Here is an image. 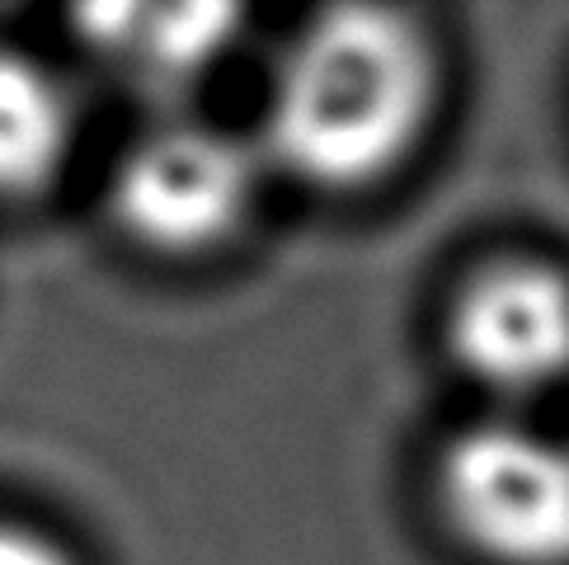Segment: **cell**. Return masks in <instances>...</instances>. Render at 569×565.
<instances>
[{"mask_svg": "<svg viewBox=\"0 0 569 565\" xmlns=\"http://www.w3.org/2000/svg\"><path fill=\"white\" fill-rule=\"evenodd\" d=\"M80 43L147 95L184 90L236 43L231 6H94L76 14Z\"/></svg>", "mask_w": 569, "mask_h": 565, "instance_id": "5b68a950", "label": "cell"}, {"mask_svg": "<svg viewBox=\"0 0 569 565\" xmlns=\"http://www.w3.org/2000/svg\"><path fill=\"white\" fill-rule=\"evenodd\" d=\"M254 198V156L208 123H160L141 132L113 175V217L160 255L221 246Z\"/></svg>", "mask_w": 569, "mask_h": 565, "instance_id": "3957f363", "label": "cell"}, {"mask_svg": "<svg viewBox=\"0 0 569 565\" xmlns=\"http://www.w3.org/2000/svg\"><path fill=\"white\" fill-rule=\"evenodd\" d=\"M452 349L490 391H551L569 377V278L541 265H508L476 278L457 301Z\"/></svg>", "mask_w": 569, "mask_h": 565, "instance_id": "277c9868", "label": "cell"}, {"mask_svg": "<svg viewBox=\"0 0 569 565\" xmlns=\"http://www.w3.org/2000/svg\"><path fill=\"white\" fill-rule=\"evenodd\" d=\"M429 38L400 10L339 6L288 38L263 99V141L288 175L362 189L391 175L433 109Z\"/></svg>", "mask_w": 569, "mask_h": 565, "instance_id": "6da1fadb", "label": "cell"}, {"mask_svg": "<svg viewBox=\"0 0 569 565\" xmlns=\"http://www.w3.org/2000/svg\"><path fill=\"white\" fill-rule=\"evenodd\" d=\"M71 99L43 62L0 52V198L43 194L71 156Z\"/></svg>", "mask_w": 569, "mask_h": 565, "instance_id": "8992f818", "label": "cell"}, {"mask_svg": "<svg viewBox=\"0 0 569 565\" xmlns=\"http://www.w3.org/2000/svg\"><path fill=\"white\" fill-rule=\"evenodd\" d=\"M457 537L499 565H569V448L522 424H476L438 467Z\"/></svg>", "mask_w": 569, "mask_h": 565, "instance_id": "7a4b0ae2", "label": "cell"}, {"mask_svg": "<svg viewBox=\"0 0 569 565\" xmlns=\"http://www.w3.org/2000/svg\"><path fill=\"white\" fill-rule=\"evenodd\" d=\"M0 565H71V556L43 533H29L19 523H0Z\"/></svg>", "mask_w": 569, "mask_h": 565, "instance_id": "52a82bcc", "label": "cell"}]
</instances>
